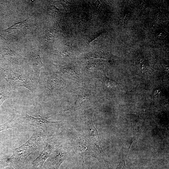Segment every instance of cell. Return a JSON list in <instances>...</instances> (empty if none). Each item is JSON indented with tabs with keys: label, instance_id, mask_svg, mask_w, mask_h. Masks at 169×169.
Returning a JSON list of instances; mask_svg holds the SVG:
<instances>
[{
	"label": "cell",
	"instance_id": "16",
	"mask_svg": "<svg viewBox=\"0 0 169 169\" xmlns=\"http://www.w3.org/2000/svg\"><path fill=\"white\" fill-rule=\"evenodd\" d=\"M20 169H32L30 165L29 167L27 166H23L22 167H21Z\"/></svg>",
	"mask_w": 169,
	"mask_h": 169
},
{
	"label": "cell",
	"instance_id": "9",
	"mask_svg": "<svg viewBox=\"0 0 169 169\" xmlns=\"http://www.w3.org/2000/svg\"><path fill=\"white\" fill-rule=\"evenodd\" d=\"M40 55L39 49L32 51L28 55L27 59L33 70L39 85H41L40 73L44 64L42 62Z\"/></svg>",
	"mask_w": 169,
	"mask_h": 169
},
{
	"label": "cell",
	"instance_id": "8",
	"mask_svg": "<svg viewBox=\"0 0 169 169\" xmlns=\"http://www.w3.org/2000/svg\"><path fill=\"white\" fill-rule=\"evenodd\" d=\"M68 150L65 146H58L45 161L47 169H59L69 155Z\"/></svg>",
	"mask_w": 169,
	"mask_h": 169
},
{
	"label": "cell",
	"instance_id": "6",
	"mask_svg": "<svg viewBox=\"0 0 169 169\" xmlns=\"http://www.w3.org/2000/svg\"><path fill=\"white\" fill-rule=\"evenodd\" d=\"M58 141L54 136L48 137L43 150L38 156L33 161L30 166L32 169H41L44 163L58 146Z\"/></svg>",
	"mask_w": 169,
	"mask_h": 169
},
{
	"label": "cell",
	"instance_id": "2",
	"mask_svg": "<svg viewBox=\"0 0 169 169\" xmlns=\"http://www.w3.org/2000/svg\"><path fill=\"white\" fill-rule=\"evenodd\" d=\"M95 108L86 110L81 115V120L86 137L97 148L104 160L107 169H110L109 159L104 151L97 131L94 125L93 115Z\"/></svg>",
	"mask_w": 169,
	"mask_h": 169
},
{
	"label": "cell",
	"instance_id": "7",
	"mask_svg": "<svg viewBox=\"0 0 169 169\" xmlns=\"http://www.w3.org/2000/svg\"><path fill=\"white\" fill-rule=\"evenodd\" d=\"M43 84V91L39 96L40 98L57 95L62 91L64 85L61 79L54 75L47 76Z\"/></svg>",
	"mask_w": 169,
	"mask_h": 169
},
{
	"label": "cell",
	"instance_id": "13",
	"mask_svg": "<svg viewBox=\"0 0 169 169\" xmlns=\"http://www.w3.org/2000/svg\"><path fill=\"white\" fill-rule=\"evenodd\" d=\"M11 95L6 90L5 85L0 83V107L4 101L11 97Z\"/></svg>",
	"mask_w": 169,
	"mask_h": 169
},
{
	"label": "cell",
	"instance_id": "14",
	"mask_svg": "<svg viewBox=\"0 0 169 169\" xmlns=\"http://www.w3.org/2000/svg\"><path fill=\"white\" fill-rule=\"evenodd\" d=\"M103 80L105 86L109 89L115 90L120 87L119 84L117 82L106 76L104 77Z\"/></svg>",
	"mask_w": 169,
	"mask_h": 169
},
{
	"label": "cell",
	"instance_id": "3",
	"mask_svg": "<svg viewBox=\"0 0 169 169\" xmlns=\"http://www.w3.org/2000/svg\"><path fill=\"white\" fill-rule=\"evenodd\" d=\"M35 117L27 113H23L17 118L19 125H30L41 129L48 137L54 136L61 125L60 121L48 120L50 117Z\"/></svg>",
	"mask_w": 169,
	"mask_h": 169
},
{
	"label": "cell",
	"instance_id": "4",
	"mask_svg": "<svg viewBox=\"0 0 169 169\" xmlns=\"http://www.w3.org/2000/svg\"><path fill=\"white\" fill-rule=\"evenodd\" d=\"M2 75L8 85L13 89L23 87L32 93L36 90V83L28 74L16 72L10 68H7L3 70Z\"/></svg>",
	"mask_w": 169,
	"mask_h": 169
},
{
	"label": "cell",
	"instance_id": "17",
	"mask_svg": "<svg viewBox=\"0 0 169 169\" xmlns=\"http://www.w3.org/2000/svg\"><path fill=\"white\" fill-rule=\"evenodd\" d=\"M3 169H14L13 167L10 166H9L7 167H6V168H5Z\"/></svg>",
	"mask_w": 169,
	"mask_h": 169
},
{
	"label": "cell",
	"instance_id": "19",
	"mask_svg": "<svg viewBox=\"0 0 169 169\" xmlns=\"http://www.w3.org/2000/svg\"><path fill=\"white\" fill-rule=\"evenodd\" d=\"M0 36L2 38V36L0 35Z\"/></svg>",
	"mask_w": 169,
	"mask_h": 169
},
{
	"label": "cell",
	"instance_id": "18",
	"mask_svg": "<svg viewBox=\"0 0 169 169\" xmlns=\"http://www.w3.org/2000/svg\"><path fill=\"white\" fill-rule=\"evenodd\" d=\"M2 10V7L1 5H0V12Z\"/></svg>",
	"mask_w": 169,
	"mask_h": 169
},
{
	"label": "cell",
	"instance_id": "15",
	"mask_svg": "<svg viewBox=\"0 0 169 169\" xmlns=\"http://www.w3.org/2000/svg\"><path fill=\"white\" fill-rule=\"evenodd\" d=\"M115 169H128V167L125 164V158H122L120 159L119 164Z\"/></svg>",
	"mask_w": 169,
	"mask_h": 169
},
{
	"label": "cell",
	"instance_id": "10",
	"mask_svg": "<svg viewBox=\"0 0 169 169\" xmlns=\"http://www.w3.org/2000/svg\"><path fill=\"white\" fill-rule=\"evenodd\" d=\"M74 94H77L78 98L74 104V107H84L93 102V92L83 88H79Z\"/></svg>",
	"mask_w": 169,
	"mask_h": 169
},
{
	"label": "cell",
	"instance_id": "12",
	"mask_svg": "<svg viewBox=\"0 0 169 169\" xmlns=\"http://www.w3.org/2000/svg\"><path fill=\"white\" fill-rule=\"evenodd\" d=\"M19 124L17 118H13L8 122L0 125V132L8 129L19 127Z\"/></svg>",
	"mask_w": 169,
	"mask_h": 169
},
{
	"label": "cell",
	"instance_id": "1",
	"mask_svg": "<svg viewBox=\"0 0 169 169\" xmlns=\"http://www.w3.org/2000/svg\"><path fill=\"white\" fill-rule=\"evenodd\" d=\"M48 138L42 131H33L27 141L13 149L10 156L0 160V165L3 167L9 166L14 169H20L23 166L28 157L39 149Z\"/></svg>",
	"mask_w": 169,
	"mask_h": 169
},
{
	"label": "cell",
	"instance_id": "5",
	"mask_svg": "<svg viewBox=\"0 0 169 169\" xmlns=\"http://www.w3.org/2000/svg\"><path fill=\"white\" fill-rule=\"evenodd\" d=\"M70 140L75 150L80 155L84 164V158L90 155L102 163V160L94 144L86 137L78 133H71Z\"/></svg>",
	"mask_w": 169,
	"mask_h": 169
},
{
	"label": "cell",
	"instance_id": "11",
	"mask_svg": "<svg viewBox=\"0 0 169 169\" xmlns=\"http://www.w3.org/2000/svg\"><path fill=\"white\" fill-rule=\"evenodd\" d=\"M144 123L143 121H138L134 125L133 127V135L131 139L129 148L126 155H127L131 147L134 142L137 141L142 134L144 128Z\"/></svg>",
	"mask_w": 169,
	"mask_h": 169
}]
</instances>
